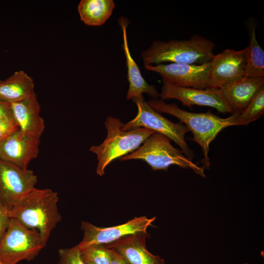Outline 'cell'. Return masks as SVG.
<instances>
[{
    "instance_id": "obj_1",
    "label": "cell",
    "mask_w": 264,
    "mask_h": 264,
    "mask_svg": "<svg viewBox=\"0 0 264 264\" xmlns=\"http://www.w3.org/2000/svg\"><path fill=\"white\" fill-rule=\"evenodd\" d=\"M58 194L48 188H34L9 211L11 218L38 231L46 244L52 231L61 220L58 208Z\"/></svg>"
},
{
    "instance_id": "obj_2",
    "label": "cell",
    "mask_w": 264,
    "mask_h": 264,
    "mask_svg": "<svg viewBox=\"0 0 264 264\" xmlns=\"http://www.w3.org/2000/svg\"><path fill=\"white\" fill-rule=\"evenodd\" d=\"M215 47L212 41L195 34L189 40L155 41L141 56L144 66L166 62L201 65L211 61Z\"/></svg>"
},
{
    "instance_id": "obj_3",
    "label": "cell",
    "mask_w": 264,
    "mask_h": 264,
    "mask_svg": "<svg viewBox=\"0 0 264 264\" xmlns=\"http://www.w3.org/2000/svg\"><path fill=\"white\" fill-rule=\"evenodd\" d=\"M147 103L157 112L172 115L185 124L193 134L191 140L198 143L202 149V167L209 169L210 144L222 130L231 126L230 116L222 118L210 111L204 113L189 112L181 109L176 104H167L162 99L151 100Z\"/></svg>"
},
{
    "instance_id": "obj_4",
    "label": "cell",
    "mask_w": 264,
    "mask_h": 264,
    "mask_svg": "<svg viewBox=\"0 0 264 264\" xmlns=\"http://www.w3.org/2000/svg\"><path fill=\"white\" fill-rule=\"evenodd\" d=\"M123 125L117 118L107 117L105 122L106 138L101 144L89 149L97 156L96 173L99 176L104 175L106 168L112 161L134 152L155 132L144 128L123 131L121 129Z\"/></svg>"
},
{
    "instance_id": "obj_5",
    "label": "cell",
    "mask_w": 264,
    "mask_h": 264,
    "mask_svg": "<svg viewBox=\"0 0 264 264\" xmlns=\"http://www.w3.org/2000/svg\"><path fill=\"white\" fill-rule=\"evenodd\" d=\"M140 159L145 161L153 170L167 171L170 165H176L192 170L205 177L204 169L194 163L181 151L175 148L165 135L154 132L134 152L120 158L121 161Z\"/></svg>"
},
{
    "instance_id": "obj_6",
    "label": "cell",
    "mask_w": 264,
    "mask_h": 264,
    "mask_svg": "<svg viewBox=\"0 0 264 264\" xmlns=\"http://www.w3.org/2000/svg\"><path fill=\"white\" fill-rule=\"evenodd\" d=\"M45 245L38 231L11 218L0 242V261L3 264H16L21 261L33 260Z\"/></svg>"
},
{
    "instance_id": "obj_7",
    "label": "cell",
    "mask_w": 264,
    "mask_h": 264,
    "mask_svg": "<svg viewBox=\"0 0 264 264\" xmlns=\"http://www.w3.org/2000/svg\"><path fill=\"white\" fill-rule=\"evenodd\" d=\"M132 100L137 107V114L134 119L123 125L122 131L144 128L161 133L175 142L182 153L192 160L194 154L185 139V134L190 131L185 125L173 123L163 116L148 105L143 95Z\"/></svg>"
},
{
    "instance_id": "obj_8",
    "label": "cell",
    "mask_w": 264,
    "mask_h": 264,
    "mask_svg": "<svg viewBox=\"0 0 264 264\" xmlns=\"http://www.w3.org/2000/svg\"><path fill=\"white\" fill-rule=\"evenodd\" d=\"M155 217H135L122 224L99 227L86 221L81 222L84 232L82 240L77 244L80 250L92 245H108L127 236L138 234H148L147 230L152 225Z\"/></svg>"
},
{
    "instance_id": "obj_9",
    "label": "cell",
    "mask_w": 264,
    "mask_h": 264,
    "mask_svg": "<svg viewBox=\"0 0 264 264\" xmlns=\"http://www.w3.org/2000/svg\"><path fill=\"white\" fill-rule=\"evenodd\" d=\"M38 182L34 172L0 159V200L9 211Z\"/></svg>"
},
{
    "instance_id": "obj_10",
    "label": "cell",
    "mask_w": 264,
    "mask_h": 264,
    "mask_svg": "<svg viewBox=\"0 0 264 264\" xmlns=\"http://www.w3.org/2000/svg\"><path fill=\"white\" fill-rule=\"evenodd\" d=\"M149 71L159 74L163 81L174 85L198 89L209 88L210 64L201 65L169 63L145 66Z\"/></svg>"
},
{
    "instance_id": "obj_11",
    "label": "cell",
    "mask_w": 264,
    "mask_h": 264,
    "mask_svg": "<svg viewBox=\"0 0 264 264\" xmlns=\"http://www.w3.org/2000/svg\"><path fill=\"white\" fill-rule=\"evenodd\" d=\"M247 48H227L213 56L210 62L209 88H220L244 76Z\"/></svg>"
},
{
    "instance_id": "obj_12",
    "label": "cell",
    "mask_w": 264,
    "mask_h": 264,
    "mask_svg": "<svg viewBox=\"0 0 264 264\" xmlns=\"http://www.w3.org/2000/svg\"><path fill=\"white\" fill-rule=\"evenodd\" d=\"M160 96L162 100L175 99L181 102L183 106L192 109V106H207L222 113H231L228 106L223 101L217 88L198 89L174 85L163 81Z\"/></svg>"
},
{
    "instance_id": "obj_13",
    "label": "cell",
    "mask_w": 264,
    "mask_h": 264,
    "mask_svg": "<svg viewBox=\"0 0 264 264\" xmlns=\"http://www.w3.org/2000/svg\"><path fill=\"white\" fill-rule=\"evenodd\" d=\"M40 139L20 130L0 142V159L22 169H27L30 162L39 152Z\"/></svg>"
},
{
    "instance_id": "obj_14",
    "label": "cell",
    "mask_w": 264,
    "mask_h": 264,
    "mask_svg": "<svg viewBox=\"0 0 264 264\" xmlns=\"http://www.w3.org/2000/svg\"><path fill=\"white\" fill-rule=\"evenodd\" d=\"M263 87L264 77L243 76L217 89L232 114L243 110Z\"/></svg>"
},
{
    "instance_id": "obj_15",
    "label": "cell",
    "mask_w": 264,
    "mask_h": 264,
    "mask_svg": "<svg viewBox=\"0 0 264 264\" xmlns=\"http://www.w3.org/2000/svg\"><path fill=\"white\" fill-rule=\"evenodd\" d=\"M12 115L19 130L40 139L45 129L44 120L40 115L41 107L36 94L10 104Z\"/></svg>"
},
{
    "instance_id": "obj_16",
    "label": "cell",
    "mask_w": 264,
    "mask_h": 264,
    "mask_svg": "<svg viewBox=\"0 0 264 264\" xmlns=\"http://www.w3.org/2000/svg\"><path fill=\"white\" fill-rule=\"evenodd\" d=\"M148 234H138L124 237L105 245L118 253L128 264H165L163 259L150 253L146 248Z\"/></svg>"
},
{
    "instance_id": "obj_17",
    "label": "cell",
    "mask_w": 264,
    "mask_h": 264,
    "mask_svg": "<svg viewBox=\"0 0 264 264\" xmlns=\"http://www.w3.org/2000/svg\"><path fill=\"white\" fill-rule=\"evenodd\" d=\"M119 22L122 32L123 41L122 47L126 57L127 78L129 84L127 99L129 100L138 97L142 95L143 93H146L154 98L158 97L160 94L156 88L146 81L141 73L139 66L131 54L127 39V20L124 18H121Z\"/></svg>"
},
{
    "instance_id": "obj_18",
    "label": "cell",
    "mask_w": 264,
    "mask_h": 264,
    "mask_svg": "<svg viewBox=\"0 0 264 264\" xmlns=\"http://www.w3.org/2000/svg\"><path fill=\"white\" fill-rule=\"evenodd\" d=\"M35 93L33 79L22 70L0 80V102L11 104L30 97Z\"/></svg>"
},
{
    "instance_id": "obj_19",
    "label": "cell",
    "mask_w": 264,
    "mask_h": 264,
    "mask_svg": "<svg viewBox=\"0 0 264 264\" xmlns=\"http://www.w3.org/2000/svg\"><path fill=\"white\" fill-rule=\"evenodd\" d=\"M112 0H82L78 6L81 20L89 26L104 24L115 7Z\"/></svg>"
},
{
    "instance_id": "obj_20",
    "label": "cell",
    "mask_w": 264,
    "mask_h": 264,
    "mask_svg": "<svg viewBox=\"0 0 264 264\" xmlns=\"http://www.w3.org/2000/svg\"><path fill=\"white\" fill-rule=\"evenodd\" d=\"M249 45L247 46L245 77H264V50L259 44L256 36L255 22L249 20L247 23Z\"/></svg>"
},
{
    "instance_id": "obj_21",
    "label": "cell",
    "mask_w": 264,
    "mask_h": 264,
    "mask_svg": "<svg viewBox=\"0 0 264 264\" xmlns=\"http://www.w3.org/2000/svg\"><path fill=\"white\" fill-rule=\"evenodd\" d=\"M264 112V87L254 96L248 105L239 113H232L231 126H246L259 118Z\"/></svg>"
},
{
    "instance_id": "obj_22",
    "label": "cell",
    "mask_w": 264,
    "mask_h": 264,
    "mask_svg": "<svg viewBox=\"0 0 264 264\" xmlns=\"http://www.w3.org/2000/svg\"><path fill=\"white\" fill-rule=\"evenodd\" d=\"M86 264H110L112 249L105 245H92L80 250Z\"/></svg>"
},
{
    "instance_id": "obj_23",
    "label": "cell",
    "mask_w": 264,
    "mask_h": 264,
    "mask_svg": "<svg viewBox=\"0 0 264 264\" xmlns=\"http://www.w3.org/2000/svg\"><path fill=\"white\" fill-rule=\"evenodd\" d=\"M57 264H87L82 258L77 245L69 248L60 249Z\"/></svg>"
},
{
    "instance_id": "obj_24",
    "label": "cell",
    "mask_w": 264,
    "mask_h": 264,
    "mask_svg": "<svg viewBox=\"0 0 264 264\" xmlns=\"http://www.w3.org/2000/svg\"><path fill=\"white\" fill-rule=\"evenodd\" d=\"M19 130L12 113L0 118V142Z\"/></svg>"
},
{
    "instance_id": "obj_25",
    "label": "cell",
    "mask_w": 264,
    "mask_h": 264,
    "mask_svg": "<svg viewBox=\"0 0 264 264\" xmlns=\"http://www.w3.org/2000/svg\"><path fill=\"white\" fill-rule=\"evenodd\" d=\"M10 219L9 210L0 200V242L8 227Z\"/></svg>"
},
{
    "instance_id": "obj_26",
    "label": "cell",
    "mask_w": 264,
    "mask_h": 264,
    "mask_svg": "<svg viewBox=\"0 0 264 264\" xmlns=\"http://www.w3.org/2000/svg\"><path fill=\"white\" fill-rule=\"evenodd\" d=\"M12 114L10 104L0 102V118Z\"/></svg>"
},
{
    "instance_id": "obj_27",
    "label": "cell",
    "mask_w": 264,
    "mask_h": 264,
    "mask_svg": "<svg viewBox=\"0 0 264 264\" xmlns=\"http://www.w3.org/2000/svg\"><path fill=\"white\" fill-rule=\"evenodd\" d=\"M111 249L112 254L110 264H128L118 253L113 249Z\"/></svg>"
},
{
    "instance_id": "obj_28",
    "label": "cell",
    "mask_w": 264,
    "mask_h": 264,
    "mask_svg": "<svg viewBox=\"0 0 264 264\" xmlns=\"http://www.w3.org/2000/svg\"><path fill=\"white\" fill-rule=\"evenodd\" d=\"M0 264H3L0 261Z\"/></svg>"
},
{
    "instance_id": "obj_29",
    "label": "cell",
    "mask_w": 264,
    "mask_h": 264,
    "mask_svg": "<svg viewBox=\"0 0 264 264\" xmlns=\"http://www.w3.org/2000/svg\"><path fill=\"white\" fill-rule=\"evenodd\" d=\"M248 264V263H244V264Z\"/></svg>"
},
{
    "instance_id": "obj_30",
    "label": "cell",
    "mask_w": 264,
    "mask_h": 264,
    "mask_svg": "<svg viewBox=\"0 0 264 264\" xmlns=\"http://www.w3.org/2000/svg\"><path fill=\"white\" fill-rule=\"evenodd\" d=\"M90 264V263H88V264Z\"/></svg>"
}]
</instances>
